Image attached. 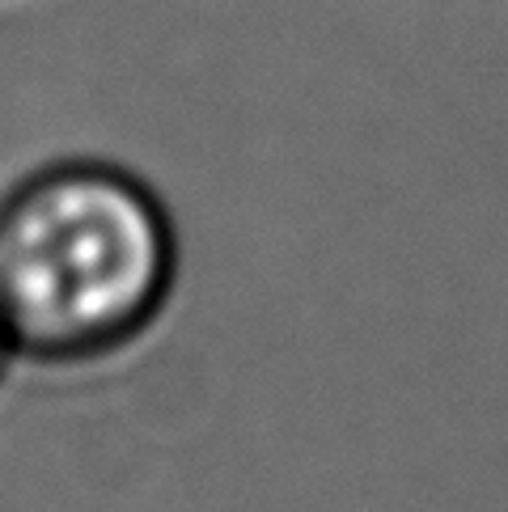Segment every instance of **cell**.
Masks as SVG:
<instances>
[{
    "instance_id": "cell-2",
    "label": "cell",
    "mask_w": 508,
    "mask_h": 512,
    "mask_svg": "<svg viewBox=\"0 0 508 512\" xmlns=\"http://www.w3.org/2000/svg\"><path fill=\"white\" fill-rule=\"evenodd\" d=\"M17 356V347H13V335H9V322H5V314H0V377H5V369H9V360Z\"/></svg>"
},
{
    "instance_id": "cell-1",
    "label": "cell",
    "mask_w": 508,
    "mask_h": 512,
    "mask_svg": "<svg viewBox=\"0 0 508 512\" xmlns=\"http://www.w3.org/2000/svg\"><path fill=\"white\" fill-rule=\"evenodd\" d=\"M178 276L174 212L123 166L56 161L0 199V314L17 356H111L161 322Z\"/></svg>"
}]
</instances>
